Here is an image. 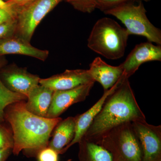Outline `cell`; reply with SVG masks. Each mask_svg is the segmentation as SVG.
<instances>
[{"label":"cell","mask_w":161,"mask_h":161,"mask_svg":"<svg viewBox=\"0 0 161 161\" xmlns=\"http://www.w3.org/2000/svg\"><path fill=\"white\" fill-rule=\"evenodd\" d=\"M25 101L9 105L4 111V119L10 124L13 136L12 153L23 151L29 157L36 156L47 147L52 132L62 119H50L34 115L25 108Z\"/></svg>","instance_id":"6da1fadb"},{"label":"cell","mask_w":161,"mask_h":161,"mask_svg":"<svg viewBox=\"0 0 161 161\" xmlns=\"http://www.w3.org/2000/svg\"><path fill=\"white\" fill-rule=\"evenodd\" d=\"M146 120L139 106L129 78L122 76L84 136L86 140L97 142L113 128L125 122Z\"/></svg>","instance_id":"7a4b0ae2"},{"label":"cell","mask_w":161,"mask_h":161,"mask_svg":"<svg viewBox=\"0 0 161 161\" xmlns=\"http://www.w3.org/2000/svg\"><path fill=\"white\" fill-rule=\"evenodd\" d=\"M130 35L115 20L108 18L98 19L87 40V46L108 59L117 60L125 54Z\"/></svg>","instance_id":"3957f363"},{"label":"cell","mask_w":161,"mask_h":161,"mask_svg":"<svg viewBox=\"0 0 161 161\" xmlns=\"http://www.w3.org/2000/svg\"><path fill=\"white\" fill-rule=\"evenodd\" d=\"M97 144L108 151L112 161H142V153L132 123L125 122L113 128Z\"/></svg>","instance_id":"277c9868"},{"label":"cell","mask_w":161,"mask_h":161,"mask_svg":"<svg viewBox=\"0 0 161 161\" xmlns=\"http://www.w3.org/2000/svg\"><path fill=\"white\" fill-rule=\"evenodd\" d=\"M120 20L129 34L142 36L148 41L161 45L160 29L154 26L147 18L143 3L137 5L132 3H124L103 12Z\"/></svg>","instance_id":"5b68a950"},{"label":"cell","mask_w":161,"mask_h":161,"mask_svg":"<svg viewBox=\"0 0 161 161\" xmlns=\"http://www.w3.org/2000/svg\"><path fill=\"white\" fill-rule=\"evenodd\" d=\"M64 0H36L16 16L15 35L30 43L32 37L42 19L59 3Z\"/></svg>","instance_id":"8992f818"},{"label":"cell","mask_w":161,"mask_h":161,"mask_svg":"<svg viewBox=\"0 0 161 161\" xmlns=\"http://www.w3.org/2000/svg\"><path fill=\"white\" fill-rule=\"evenodd\" d=\"M132 128L140 143L142 161H161V126L153 125L146 120L132 122Z\"/></svg>","instance_id":"52a82bcc"},{"label":"cell","mask_w":161,"mask_h":161,"mask_svg":"<svg viewBox=\"0 0 161 161\" xmlns=\"http://www.w3.org/2000/svg\"><path fill=\"white\" fill-rule=\"evenodd\" d=\"M0 78L10 91L27 97L31 90L39 84L40 79L38 75L29 73L26 68L15 64L3 67L0 69Z\"/></svg>","instance_id":"ba28073f"},{"label":"cell","mask_w":161,"mask_h":161,"mask_svg":"<svg viewBox=\"0 0 161 161\" xmlns=\"http://www.w3.org/2000/svg\"><path fill=\"white\" fill-rule=\"evenodd\" d=\"M95 83L91 82L70 90L54 91L46 118H58L72 105L84 101L89 95Z\"/></svg>","instance_id":"9c48e42d"},{"label":"cell","mask_w":161,"mask_h":161,"mask_svg":"<svg viewBox=\"0 0 161 161\" xmlns=\"http://www.w3.org/2000/svg\"><path fill=\"white\" fill-rule=\"evenodd\" d=\"M153 61H161V46L148 41L136 45L123 63L121 64L124 76L129 78L142 64Z\"/></svg>","instance_id":"30bf717a"},{"label":"cell","mask_w":161,"mask_h":161,"mask_svg":"<svg viewBox=\"0 0 161 161\" xmlns=\"http://www.w3.org/2000/svg\"><path fill=\"white\" fill-rule=\"evenodd\" d=\"M92 82L95 81L91 77L88 69H67L61 74L49 78H40L39 84L54 91H64Z\"/></svg>","instance_id":"8fae6325"},{"label":"cell","mask_w":161,"mask_h":161,"mask_svg":"<svg viewBox=\"0 0 161 161\" xmlns=\"http://www.w3.org/2000/svg\"><path fill=\"white\" fill-rule=\"evenodd\" d=\"M90 75L95 82L101 85L104 92L112 88L124 75L121 65L112 66L104 61L99 57L95 58L90 64L88 69Z\"/></svg>","instance_id":"7c38bea8"},{"label":"cell","mask_w":161,"mask_h":161,"mask_svg":"<svg viewBox=\"0 0 161 161\" xmlns=\"http://www.w3.org/2000/svg\"><path fill=\"white\" fill-rule=\"evenodd\" d=\"M8 54H19L30 56L45 61L49 52L36 48L15 35L0 40V57Z\"/></svg>","instance_id":"4fadbf2b"},{"label":"cell","mask_w":161,"mask_h":161,"mask_svg":"<svg viewBox=\"0 0 161 161\" xmlns=\"http://www.w3.org/2000/svg\"><path fill=\"white\" fill-rule=\"evenodd\" d=\"M116 84L112 88L104 92L102 96L91 108L83 114L75 116L76 128L75 137L71 142L61 151L60 154L65 153L72 146L75 144L78 143L81 139L83 138L84 136L88 130L95 116L100 111L107 97L115 89Z\"/></svg>","instance_id":"5bb4252c"},{"label":"cell","mask_w":161,"mask_h":161,"mask_svg":"<svg viewBox=\"0 0 161 161\" xmlns=\"http://www.w3.org/2000/svg\"><path fill=\"white\" fill-rule=\"evenodd\" d=\"M54 91L41 85L34 87L27 96L26 109L34 115L46 117L53 98Z\"/></svg>","instance_id":"9a60e30c"},{"label":"cell","mask_w":161,"mask_h":161,"mask_svg":"<svg viewBox=\"0 0 161 161\" xmlns=\"http://www.w3.org/2000/svg\"><path fill=\"white\" fill-rule=\"evenodd\" d=\"M76 128L75 117H69L62 119L55 127L51 141L47 147L60 154L61 151L67 147L75 137Z\"/></svg>","instance_id":"2e32d148"},{"label":"cell","mask_w":161,"mask_h":161,"mask_svg":"<svg viewBox=\"0 0 161 161\" xmlns=\"http://www.w3.org/2000/svg\"><path fill=\"white\" fill-rule=\"evenodd\" d=\"M78 145L79 161H112L109 153L96 143L82 138Z\"/></svg>","instance_id":"e0dca14e"},{"label":"cell","mask_w":161,"mask_h":161,"mask_svg":"<svg viewBox=\"0 0 161 161\" xmlns=\"http://www.w3.org/2000/svg\"><path fill=\"white\" fill-rule=\"evenodd\" d=\"M7 60L4 56L0 57V69L6 65ZM27 97L22 94L10 91L3 84L0 78V124L5 120L4 111L11 104L27 100Z\"/></svg>","instance_id":"ac0fdd59"},{"label":"cell","mask_w":161,"mask_h":161,"mask_svg":"<svg viewBox=\"0 0 161 161\" xmlns=\"http://www.w3.org/2000/svg\"><path fill=\"white\" fill-rule=\"evenodd\" d=\"M75 9L83 13H91L96 8V0H64Z\"/></svg>","instance_id":"d6986e66"},{"label":"cell","mask_w":161,"mask_h":161,"mask_svg":"<svg viewBox=\"0 0 161 161\" xmlns=\"http://www.w3.org/2000/svg\"><path fill=\"white\" fill-rule=\"evenodd\" d=\"M0 124V150L7 148L13 149L14 142L12 132Z\"/></svg>","instance_id":"ffe728a7"},{"label":"cell","mask_w":161,"mask_h":161,"mask_svg":"<svg viewBox=\"0 0 161 161\" xmlns=\"http://www.w3.org/2000/svg\"><path fill=\"white\" fill-rule=\"evenodd\" d=\"M17 24L16 18L0 24V40L14 35Z\"/></svg>","instance_id":"44dd1931"},{"label":"cell","mask_w":161,"mask_h":161,"mask_svg":"<svg viewBox=\"0 0 161 161\" xmlns=\"http://www.w3.org/2000/svg\"><path fill=\"white\" fill-rule=\"evenodd\" d=\"M36 0H9L6 2L13 14L16 18L17 15Z\"/></svg>","instance_id":"7402d4cb"},{"label":"cell","mask_w":161,"mask_h":161,"mask_svg":"<svg viewBox=\"0 0 161 161\" xmlns=\"http://www.w3.org/2000/svg\"><path fill=\"white\" fill-rule=\"evenodd\" d=\"M135 0H96V8L104 12L124 3H132Z\"/></svg>","instance_id":"603a6c76"},{"label":"cell","mask_w":161,"mask_h":161,"mask_svg":"<svg viewBox=\"0 0 161 161\" xmlns=\"http://www.w3.org/2000/svg\"><path fill=\"white\" fill-rule=\"evenodd\" d=\"M36 157L38 161H59V153L48 147L39 151Z\"/></svg>","instance_id":"cb8c5ba5"},{"label":"cell","mask_w":161,"mask_h":161,"mask_svg":"<svg viewBox=\"0 0 161 161\" xmlns=\"http://www.w3.org/2000/svg\"><path fill=\"white\" fill-rule=\"evenodd\" d=\"M14 18H16L13 16L9 12L3 8H0V24Z\"/></svg>","instance_id":"d4e9b609"},{"label":"cell","mask_w":161,"mask_h":161,"mask_svg":"<svg viewBox=\"0 0 161 161\" xmlns=\"http://www.w3.org/2000/svg\"><path fill=\"white\" fill-rule=\"evenodd\" d=\"M13 149L7 148L0 150V161H6L12 153Z\"/></svg>","instance_id":"484cf974"},{"label":"cell","mask_w":161,"mask_h":161,"mask_svg":"<svg viewBox=\"0 0 161 161\" xmlns=\"http://www.w3.org/2000/svg\"><path fill=\"white\" fill-rule=\"evenodd\" d=\"M0 8H3V9L6 10V11L9 12L13 16H14L11 10H10L9 6L7 5V3L6 2H4L3 0H0Z\"/></svg>","instance_id":"4316f807"},{"label":"cell","mask_w":161,"mask_h":161,"mask_svg":"<svg viewBox=\"0 0 161 161\" xmlns=\"http://www.w3.org/2000/svg\"><path fill=\"white\" fill-rule=\"evenodd\" d=\"M66 161H72V159H69L67 160Z\"/></svg>","instance_id":"83f0119b"},{"label":"cell","mask_w":161,"mask_h":161,"mask_svg":"<svg viewBox=\"0 0 161 161\" xmlns=\"http://www.w3.org/2000/svg\"><path fill=\"white\" fill-rule=\"evenodd\" d=\"M3 1H4V2H7V1H9V0H3Z\"/></svg>","instance_id":"f1b7e54d"},{"label":"cell","mask_w":161,"mask_h":161,"mask_svg":"<svg viewBox=\"0 0 161 161\" xmlns=\"http://www.w3.org/2000/svg\"><path fill=\"white\" fill-rule=\"evenodd\" d=\"M144 1H149V0H144Z\"/></svg>","instance_id":"f546056e"}]
</instances>
